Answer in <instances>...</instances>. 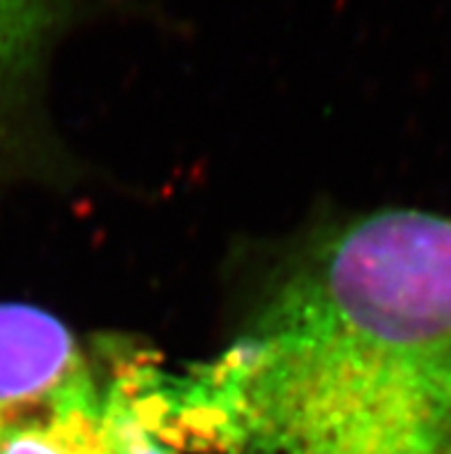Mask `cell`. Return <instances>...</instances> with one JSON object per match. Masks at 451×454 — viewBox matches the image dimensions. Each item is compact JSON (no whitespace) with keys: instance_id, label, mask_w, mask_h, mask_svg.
I'll return each mask as SVG.
<instances>
[{"instance_id":"cell-3","label":"cell","mask_w":451,"mask_h":454,"mask_svg":"<svg viewBox=\"0 0 451 454\" xmlns=\"http://www.w3.org/2000/svg\"><path fill=\"white\" fill-rule=\"evenodd\" d=\"M90 364L56 314L28 302H0V406L40 399Z\"/></svg>"},{"instance_id":"cell-5","label":"cell","mask_w":451,"mask_h":454,"mask_svg":"<svg viewBox=\"0 0 451 454\" xmlns=\"http://www.w3.org/2000/svg\"><path fill=\"white\" fill-rule=\"evenodd\" d=\"M449 454H451V452H449Z\"/></svg>"},{"instance_id":"cell-4","label":"cell","mask_w":451,"mask_h":454,"mask_svg":"<svg viewBox=\"0 0 451 454\" xmlns=\"http://www.w3.org/2000/svg\"><path fill=\"white\" fill-rule=\"evenodd\" d=\"M44 17V0H0V104L14 98L33 72Z\"/></svg>"},{"instance_id":"cell-2","label":"cell","mask_w":451,"mask_h":454,"mask_svg":"<svg viewBox=\"0 0 451 454\" xmlns=\"http://www.w3.org/2000/svg\"><path fill=\"white\" fill-rule=\"evenodd\" d=\"M0 454H118L109 383L88 364L44 397L0 406Z\"/></svg>"},{"instance_id":"cell-1","label":"cell","mask_w":451,"mask_h":454,"mask_svg":"<svg viewBox=\"0 0 451 454\" xmlns=\"http://www.w3.org/2000/svg\"><path fill=\"white\" fill-rule=\"evenodd\" d=\"M166 395L223 454H449L451 217L392 207L325 236Z\"/></svg>"}]
</instances>
